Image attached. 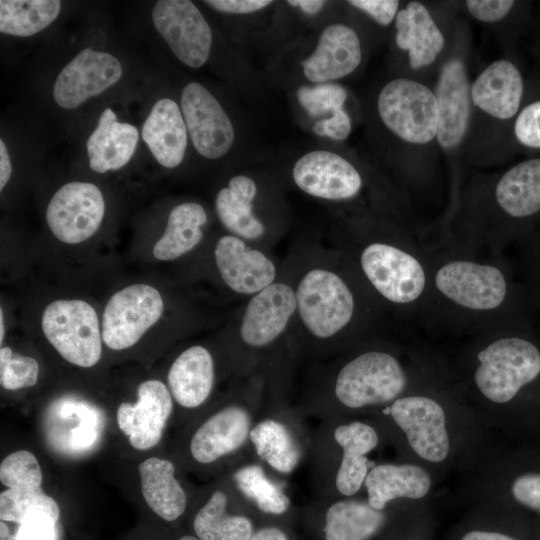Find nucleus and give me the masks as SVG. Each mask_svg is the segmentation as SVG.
<instances>
[{
    "label": "nucleus",
    "mask_w": 540,
    "mask_h": 540,
    "mask_svg": "<svg viewBox=\"0 0 540 540\" xmlns=\"http://www.w3.org/2000/svg\"><path fill=\"white\" fill-rule=\"evenodd\" d=\"M228 499L215 491L193 519V531L199 540H248L256 530L254 521L243 514L227 511Z\"/></svg>",
    "instance_id": "473e14b6"
},
{
    "label": "nucleus",
    "mask_w": 540,
    "mask_h": 540,
    "mask_svg": "<svg viewBox=\"0 0 540 540\" xmlns=\"http://www.w3.org/2000/svg\"><path fill=\"white\" fill-rule=\"evenodd\" d=\"M334 439L342 448V459L336 474V488L345 496L356 494L368 474L367 454L378 444L373 427L355 421L340 425L334 431Z\"/></svg>",
    "instance_id": "cd10ccee"
},
{
    "label": "nucleus",
    "mask_w": 540,
    "mask_h": 540,
    "mask_svg": "<svg viewBox=\"0 0 540 540\" xmlns=\"http://www.w3.org/2000/svg\"><path fill=\"white\" fill-rule=\"evenodd\" d=\"M171 461L150 457L139 464L141 492L150 509L165 521H175L186 510L187 496L174 476Z\"/></svg>",
    "instance_id": "c756f323"
},
{
    "label": "nucleus",
    "mask_w": 540,
    "mask_h": 540,
    "mask_svg": "<svg viewBox=\"0 0 540 540\" xmlns=\"http://www.w3.org/2000/svg\"><path fill=\"white\" fill-rule=\"evenodd\" d=\"M166 311L161 291L147 283H133L114 292L101 314L104 345L114 351L131 348L160 320Z\"/></svg>",
    "instance_id": "1a4fd4ad"
},
{
    "label": "nucleus",
    "mask_w": 540,
    "mask_h": 540,
    "mask_svg": "<svg viewBox=\"0 0 540 540\" xmlns=\"http://www.w3.org/2000/svg\"><path fill=\"white\" fill-rule=\"evenodd\" d=\"M122 74L115 56L85 48L59 72L52 95L61 108L74 109L118 83Z\"/></svg>",
    "instance_id": "dca6fc26"
},
{
    "label": "nucleus",
    "mask_w": 540,
    "mask_h": 540,
    "mask_svg": "<svg viewBox=\"0 0 540 540\" xmlns=\"http://www.w3.org/2000/svg\"><path fill=\"white\" fill-rule=\"evenodd\" d=\"M292 253L295 341L327 347L372 325L380 306L338 248L302 244Z\"/></svg>",
    "instance_id": "f257e3e1"
},
{
    "label": "nucleus",
    "mask_w": 540,
    "mask_h": 540,
    "mask_svg": "<svg viewBox=\"0 0 540 540\" xmlns=\"http://www.w3.org/2000/svg\"><path fill=\"white\" fill-rule=\"evenodd\" d=\"M361 58L357 33L347 25L331 24L322 30L315 49L303 60L302 71L311 83H329L351 74Z\"/></svg>",
    "instance_id": "6ab92c4d"
},
{
    "label": "nucleus",
    "mask_w": 540,
    "mask_h": 540,
    "mask_svg": "<svg viewBox=\"0 0 540 540\" xmlns=\"http://www.w3.org/2000/svg\"><path fill=\"white\" fill-rule=\"evenodd\" d=\"M530 327L513 326L477 354L474 380L488 400L508 403L540 379V342Z\"/></svg>",
    "instance_id": "39448f33"
},
{
    "label": "nucleus",
    "mask_w": 540,
    "mask_h": 540,
    "mask_svg": "<svg viewBox=\"0 0 540 540\" xmlns=\"http://www.w3.org/2000/svg\"><path fill=\"white\" fill-rule=\"evenodd\" d=\"M0 481L12 489L41 487L43 474L35 455L18 450L6 456L0 464Z\"/></svg>",
    "instance_id": "4c0bfd02"
},
{
    "label": "nucleus",
    "mask_w": 540,
    "mask_h": 540,
    "mask_svg": "<svg viewBox=\"0 0 540 540\" xmlns=\"http://www.w3.org/2000/svg\"><path fill=\"white\" fill-rule=\"evenodd\" d=\"M56 521L47 515H37L19 524L11 532L5 521H0V540H55Z\"/></svg>",
    "instance_id": "a19ab883"
},
{
    "label": "nucleus",
    "mask_w": 540,
    "mask_h": 540,
    "mask_svg": "<svg viewBox=\"0 0 540 540\" xmlns=\"http://www.w3.org/2000/svg\"><path fill=\"white\" fill-rule=\"evenodd\" d=\"M348 3L370 15L379 25L386 26L397 15V0H350Z\"/></svg>",
    "instance_id": "de8ad7c7"
},
{
    "label": "nucleus",
    "mask_w": 540,
    "mask_h": 540,
    "mask_svg": "<svg viewBox=\"0 0 540 540\" xmlns=\"http://www.w3.org/2000/svg\"><path fill=\"white\" fill-rule=\"evenodd\" d=\"M152 22L183 64L199 68L207 62L213 41L212 31L192 1H157L152 9Z\"/></svg>",
    "instance_id": "ddd939ff"
},
{
    "label": "nucleus",
    "mask_w": 540,
    "mask_h": 540,
    "mask_svg": "<svg viewBox=\"0 0 540 540\" xmlns=\"http://www.w3.org/2000/svg\"><path fill=\"white\" fill-rule=\"evenodd\" d=\"M216 369L212 352L194 344L181 351L167 373V386L173 399L182 407L193 409L211 395Z\"/></svg>",
    "instance_id": "4be33fe9"
},
{
    "label": "nucleus",
    "mask_w": 540,
    "mask_h": 540,
    "mask_svg": "<svg viewBox=\"0 0 540 540\" xmlns=\"http://www.w3.org/2000/svg\"><path fill=\"white\" fill-rule=\"evenodd\" d=\"M312 129L320 137H328L336 141L345 140L351 132V119L341 108L329 117L315 122Z\"/></svg>",
    "instance_id": "a18cd8bd"
},
{
    "label": "nucleus",
    "mask_w": 540,
    "mask_h": 540,
    "mask_svg": "<svg viewBox=\"0 0 540 540\" xmlns=\"http://www.w3.org/2000/svg\"><path fill=\"white\" fill-rule=\"evenodd\" d=\"M368 500L376 510L397 498L420 499L430 490L431 479L421 467L412 464H381L372 468L364 481Z\"/></svg>",
    "instance_id": "c85d7f7f"
},
{
    "label": "nucleus",
    "mask_w": 540,
    "mask_h": 540,
    "mask_svg": "<svg viewBox=\"0 0 540 540\" xmlns=\"http://www.w3.org/2000/svg\"><path fill=\"white\" fill-rule=\"evenodd\" d=\"M386 515L368 502L341 500L331 504L322 525V540H371L386 524Z\"/></svg>",
    "instance_id": "2f4dec72"
},
{
    "label": "nucleus",
    "mask_w": 540,
    "mask_h": 540,
    "mask_svg": "<svg viewBox=\"0 0 540 540\" xmlns=\"http://www.w3.org/2000/svg\"><path fill=\"white\" fill-rule=\"evenodd\" d=\"M138 140L137 128L119 122L114 111L106 108L86 142L90 168L97 173L121 169L134 155Z\"/></svg>",
    "instance_id": "393cba45"
},
{
    "label": "nucleus",
    "mask_w": 540,
    "mask_h": 540,
    "mask_svg": "<svg viewBox=\"0 0 540 540\" xmlns=\"http://www.w3.org/2000/svg\"><path fill=\"white\" fill-rule=\"evenodd\" d=\"M12 174V164L4 140H0V191H3Z\"/></svg>",
    "instance_id": "3c124183"
},
{
    "label": "nucleus",
    "mask_w": 540,
    "mask_h": 540,
    "mask_svg": "<svg viewBox=\"0 0 540 540\" xmlns=\"http://www.w3.org/2000/svg\"><path fill=\"white\" fill-rule=\"evenodd\" d=\"M106 211L105 199L91 182L72 181L50 198L45 219L52 235L61 243L79 245L100 229Z\"/></svg>",
    "instance_id": "9b49d317"
},
{
    "label": "nucleus",
    "mask_w": 540,
    "mask_h": 540,
    "mask_svg": "<svg viewBox=\"0 0 540 540\" xmlns=\"http://www.w3.org/2000/svg\"><path fill=\"white\" fill-rule=\"evenodd\" d=\"M248 540H292L289 533L277 524L257 527Z\"/></svg>",
    "instance_id": "8fccbe9b"
},
{
    "label": "nucleus",
    "mask_w": 540,
    "mask_h": 540,
    "mask_svg": "<svg viewBox=\"0 0 540 540\" xmlns=\"http://www.w3.org/2000/svg\"><path fill=\"white\" fill-rule=\"evenodd\" d=\"M287 3L292 7L299 8L308 15L317 14L326 4V2L322 0H289Z\"/></svg>",
    "instance_id": "864d4df0"
},
{
    "label": "nucleus",
    "mask_w": 540,
    "mask_h": 540,
    "mask_svg": "<svg viewBox=\"0 0 540 540\" xmlns=\"http://www.w3.org/2000/svg\"><path fill=\"white\" fill-rule=\"evenodd\" d=\"M526 245L527 296L531 306L540 309V233Z\"/></svg>",
    "instance_id": "37998d69"
},
{
    "label": "nucleus",
    "mask_w": 540,
    "mask_h": 540,
    "mask_svg": "<svg viewBox=\"0 0 540 540\" xmlns=\"http://www.w3.org/2000/svg\"><path fill=\"white\" fill-rule=\"evenodd\" d=\"M460 540H519L508 534L490 530H471L466 532Z\"/></svg>",
    "instance_id": "603ef678"
},
{
    "label": "nucleus",
    "mask_w": 540,
    "mask_h": 540,
    "mask_svg": "<svg viewBox=\"0 0 540 540\" xmlns=\"http://www.w3.org/2000/svg\"><path fill=\"white\" fill-rule=\"evenodd\" d=\"M172 410L168 386L158 379H148L139 384L136 402L119 405L117 424L133 448L148 450L160 442Z\"/></svg>",
    "instance_id": "a211bd4d"
},
{
    "label": "nucleus",
    "mask_w": 540,
    "mask_h": 540,
    "mask_svg": "<svg viewBox=\"0 0 540 540\" xmlns=\"http://www.w3.org/2000/svg\"><path fill=\"white\" fill-rule=\"evenodd\" d=\"M377 109L384 125L402 140L431 141L438 130V104L425 85L405 78L388 82L380 91Z\"/></svg>",
    "instance_id": "9d476101"
},
{
    "label": "nucleus",
    "mask_w": 540,
    "mask_h": 540,
    "mask_svg": "<svg viewBox=\"0 0 540 540\" xmlns=\"http://www.w3.org/2000/svg\"><path fill=\"white\" fill-rule=\"evenodd\" d=\"M431 280L438 295L458 309L479 314L506 309L528 321L527 293L501 266L456 258L441 263Z\"/></svg>",
    "instance_id": "7ed1b4c3"
},
{
    "label": "nucleus",
    "mask_w": 540,
    "mask_h": 540,
    "mask_svg": "<svg viewBox=\"0 0 540 540\" xmlns=\"http://www.w3.org/2000/svg\"><path fill=\"white\" fill-rule=\"evenodd\" d=\"M238 489L262 513L274 517L282 516L289 510V497L274 484L259 465H246L234 474Z\"/></svg>",
    "instance_id": "c9c22d12"
},
{
    "label": "nucleus",
    "mask_w": 540,
    "mask_h": 540,
    "mask_svg": "<svg viewBox=\"0 0 540 540\" xmlns=\"http://www.w3.org/2000/svg\"><path fill=\"white\" fill-rule=\"evenodd\" d=\"M389 408L417 455L434 463L447 457L450 443L440 404L426 396H407L397 398Z\"/></svg>",
    "instance_id": "f3484780"
},
{
    "label": "nucleus",
    "mask_w": 540,
    "mask_h": 540,
    "mask_svg": "<svg viewBox=\"0 0 540 540\" xmlns=\"http://www.w3.org/2000/svg\"><path fill=\"white\" fill-rule=\"evenodd\" d=\"M60 11L58 0H1L0 31L17 37L32 36L49 26Z\"/></svg>",
    "instance_id": "f704fd0d"
},
{
    "label": "nucleus",
    "mask_w": 540,
    "mask_h": 540,
    "mask_svg": "<svg viewBox=\"0 0 540 540\" xmlns=\"http://www.w3.org/2000/svg\"><path fill=\"white\" fill-rule=\"evenodd\" d=\"M470 86L463 63L453 59L440 73L435 97L438 104L437 140L443 148L457 146L470 116Z\"/></svg>",
    "instance_id": "aec40b11"
},
{
    "label": "nucleus",
    "mask_w": 540,
    "mask_h": 540,
    "mask_svg": "<svg viewBox=\"0 0 540 540\" xmlns=\"http://www.w3.org/2000/svg\"><path fill=\"white\" fill-rule=\"evenodd\" d=\"M379 306L406 308L427 290L429 276L406 245L373 237L338 248Z\"/></svg>",
    "instance_id": "f03ea898"
},
{
    "label": "nucleus",
    "mask_w": 540,
    "mask_h": 540,
    "mask_svg": "<svg viewBox=\"0 0 540 540\" xmlns=\"http://www.w3.org/2000/svg\"><path fill=\"white\" fill-rule=\"evenodd\" d=\"M177 540H199L195 535H184Z\"/></svg>",
    "instance_id": "6e6d98bb"
},
{
    "label": "nucleus",
    "mask_w": 540,
    "mask_h": 540,
    "mask_svg": "<svg viewBox=\"0 0 540 540\" xmlns=\"http://www.w3.org/2000/svg\"><path fill=\"white\" fill-rule=\"evenodd\" d=\"M37 515H47L58 521L60 509L56 501L41 487L12 489L0 494V519L21 524Z\"/></svg>",
    "instance_id": "e433bc0d"
},
{
    "label": "nucleus",
    "mask_w": 540,
    "mask_h": 540,
    "mask_svg": "<svg viewBox=\"0 0 540 540\" xmlns=\"http://www.w3.org/2000/svg\"><path fill=\"white\" fill-rule=\"evenodd\" d=\"M291 176L300 191L325 202L350 201L363 188L362 176L353 164L328 150H313L299 157Z\"/></svg>",
    "instance_id": "2eb2a0df"
},
{
    "label": "nucleus",
    "mask_w": 540,
    "mask_h": 540,
    "mask_svg": "<svg viewBox=\"0 0 540 540\" xmlns=\"http://www.w3.org/2000/svg\"><path fill=\"white\" fill-rule=\"evenodd\" d=\"M295 260L292 252L278 278L245 300L230 325L231 338L246 355L265 352L295 334Z\"/></svg>",
    "instance_id": "20e7f679"
},
{
    "label": "nucleus",
    "mask_w": 540,
    "mask_h": 540,
    "mask_svg": "<svg viewBox=\"0 0 540 540\" xmlns=\"http://www.w3.org/2000/svg\"><path fill=\"white\" fill-rule=\"evenodd\" d=\"M40 326L48 343L68 363L90 368L100 361L104 345L101 319L86 300L59 298L49 302Z\"/></svg>",
    "instance_id": "423d86ee"
},
{
    "label": "nucleus",
    "mask_w": 540,
    "mask_h": 540,
    "mask_svg": "<svg viewBox=\"0 0 540 540\" xmlns=\"http://www.w3.org/2000/svg\"><path fill=\"white\" fill-rule=\"evenodd\" d=\"M208 214L198 202L186 201L169 212L163 233L152 247L153 257L162 262L180 260L205 246Z\"/></svg>",
    "instance_id": "b1692460"
},
{
    "label": "nucleus",
    "mask_w": 540,
    "mask_h": 540,
    "mask_svg": "<svg viewBox=\"0 0 540 540\" xmlns=\"http://www.w3.org/2000/svg\"><path fill=\"white\" fill-rule=\"evenodd\" d=\"M296 95L301 107L311 117L332 115L343 108L347 98L345 88L333 82L301 86Z\"/></svg>",
    "instance_id": "ea45409f"
},
{
    "label": "nucleus",
    "mask_w": 540,
    "mask_h": 540,
    "mask_svg": "<svg viewBox=\"0 0 540 540\" xmlns=\"http://www.w3.org/2000/svg\"><path fill=\"white\" fill-rule=\"evenodd\" d=\"M249 439L257 455L274 470L288 474L298 465L299 447L281 422L273 419L260 421L252 427Z\"/></svg>",
    "instance_id": "72a5a7b5"
},
{
    "label": "nucleus",
    "mask_w": 540,
    "mask_h": 540,
    "mask_svg": "<svg viewBox=\"0 0 540 540\" xmlns=\"http://www.w3.org/2000/svg\"><path fill=\"white\" fill-rule=\"evenodd\" d=\"M397 46L409 51V64L420 68L431 64L444 46V37L427 8L410 2L395 17Z\"/></svg>",
    "instance_id": "bb28decb"
},
{
    "label": "nucleus",
    "mask_w": 540,
    "mask_h": 540,
    "mask_svg": "<svg viewBox=\"0 0 540 540\" xmlns=\"http://www.w3.org/2000/svg\"><path fill=\"white\" fill-rule=\"evenodd\" d=\"M523 92L522 77L509 61L498 60L490 64L476 78L471 88L473 103L498 119L514 116Z\"/></svg>",
    "instance_id": "a878e982"
},
{
    "label": "nucleus",
    "mask_w": 540,
    "mask_h": 540,
    "mask_svg": "<svg viewBox=\"0 0 540 540\" xmlns=\"http://www.w3.org/2000/svg\"><path fill=\"white\" fill-rule=\"evenodd\" d=\"M260 196V187L253 177L237 174L217 191L214 210L225 232L271 250L282 230L258 211L257 202Z\"/></svg>",
    "instance_id": "f8f14e48"
},
{
    "label": "nucleus",
    "mask_w": 540,
    "mask_h": 540,
    "mask_svg": "<svg viewBox=\"0 0 540 540\" xmlns=\"http://www.w3.org/2000/svg\"><path fill=\"white\" fill-rule=\"evenodd\" d=\"M514 131L523 145L540 148V101L529 104L520 112Z\"/></svg>",
    "instance_id": "79ce46f5"
},
{
    "label": "nucleus",
    "mask_w": 540,
    "mask_h": 540,
    "mask_svg": "<svg viewBox=\"0 0 540 540\" xmlns=\"http://www.w3.org/2000/svg\"><path fill=\"white\" fill-rule=\"evenodd\" d=\"M251 424L248 410L241 405L220 409L193 434L192 457L200 463H211L238 450L249 439Z\"/></svg>",
    "instance_id": "412c9836"
},
{
    "label": "nucleus",
    "mask_w": 540,
    "mask_h": 540,
    "mask_svg": "<svg viewBox=\"0 0 540 540\" xmlns=\"http://www.w3.org/2000/svg\"><path fill=\"white\" fill-rule=\"evenodd\" d=\"M269 0H208L205 4L227 14H251L270 6Z\"/></svg>",
    "instance_id": "09e8293b"
},
{
    "label": "nucleus",
    "mask_w": 540,
    "mask_h": 540,
    "mask_svg": "<svg viewBox=\"0 0 540 540\" xmlns=\"http://www.w3.org/2000/svg\"><path fill=\"white\" fill-rule=\"evenodd\" d=\"M5 315H4V310L3 308L1 307L0 309V343H1V346L4 342V339H5Z\"/></svg>",
    "instance_id": "5fc2aeb1"
},
{
    "label": "nucleus",
    "mask_w": 540,
    "mask_h": 540,
    "mask_svg": "<svg viewBox=\"0 0 540 540\" xmlns=\"http://www.w3.org/2000/svg\"><path fill=\"white\" fill-rule=\"evenodd\" d=\"M141 135L161 166L173 169L182 163L188 130L181 108L174 100L161 98L153 105L142 126Z\"/></svg>",
    "instance_id": "5701e85b"
},
{
    "label": "nucleus",
    "mask_w": 540,
    "mask_h": 540,
    "mask_svg": "<svg viewBox=\"0 0 540 540\" xmlns=\"http://www.w3.org/2000/svg\"><path fill=\"white\" fill-rule=\"evenodd\" d=\"M511 492L519 504L540 513V473L528 472L518 476Z\"/></svg>",
    "instance_id": "c03bdc74"
},
{
    "label": "nucleus",
    "mask_w": 540,
    "mask_h": 540,
    "mask_svg": "<svg viewBox=\"0 0 540 540\" xmlns=\"http://www.w3.org/2000/svg\"><path fill=\"white\" fill-rule=\"evenodd\" d=\"M180 103L195 150L210 160L225 156L234 144L235 130L217 98L202 84L190 82L182 90Z\"/></svg>",
    "instance_id": "4468645a"
},
{
    "label": "nucleus",
    "mask_w": 540,
    "mask_h": 540,
    "mask_svg": "<svg viewBox=\"0 0 540 540\" xmlns=\"http://www.w3.org/2000/svg\"><path fill=\"white\" fill-rule=\"evenodd\" d=\"M511 0H468L469 12L478 20L495 22L502 19L513 7Z\"/></svg>",
    "instance_id": "49530a36"
},
{
    "label": "nucleus",
    "mask_w": 540,
    "mask_h": 540,
    "mask_svg": "<svg viewBox=\"0 0 540 540\" xmlns=\"http://www.w3.org/2000/svg\"><path fill=\"white\" fill-rule=\"evenodd\" d=\"M39 365L31 356L19 354L8 346L0 348V384L8 391L34 386L38 381Z\"/></svg>",
    "instance_id": "58836bf2"
},
{
    "label": "nucleus",
    "mask_w": 540,
    "mask_h": 540,
    "mask_svg": "<svg viewBox=\"0 0 540 540\" xmlns=\"http://www.w3.org/2000/svg\"><path fill=\"white\" fill-rule=\"evenodd\" d=\"M282 263L271 250L224 232L209 245V267L228 295L244 301L272 284Z\"/></svg>",
    "instance_id": "0eeeda50"
},
{
    "label": "nucleus",
    "mask_w": 540,
    "mask_h": 540,
    "mask_svg": "<svg viewBox=\"0 0 540 540\" xmlns=\"http://www.w3.org/2000/svg\"><path fill=\"white\" fill-rule=\"evenodd\" d=\"M406 384L407 376L398 359L389 352L371 349L338 369L333 393L341 404L357 409L396 400Z\"/></svg>",
    "instance_id": "6e6552de"
},
{
    "label": "nucleus",
    "mask_w": 540,
    "mask_h": 540,
    "mask_svg": "<svg viewBox=\"0 0 540 540\" xmlns=\"http://www.w3.org/2000/svg\"><path fill=\"white\" fill-rule=\"evenodd\" d=\"M495 198L502 211L515 220L540 213V158L509 169L496 185Z\"/></svg>",
    "instance_id": "7c9ffc66"
}]
</instances>
